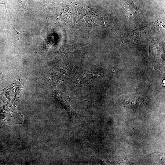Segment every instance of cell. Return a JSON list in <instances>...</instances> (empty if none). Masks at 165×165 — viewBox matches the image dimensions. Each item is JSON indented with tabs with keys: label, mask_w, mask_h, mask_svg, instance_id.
<instances>
[{
	"label": "cell",
	"mask_w": 165,
	"mask_h": 165,
	"mask_svg": "<svg viewBox=\"0 0 165 165\" xmlns=\"http://www.w3.org/2000/svg\"><path fill=\"white\" fill-rule=\"evenodd\" d=\"M53 97L56 100L67 112L70 120L75 123L83 116L74 111L72 108L70 101L73 98L67 95L61 90H55L53 92Z\"/></svg>",
	"instance_id": "obj_1"
},
{
	"label": "cell",
	"mask_w": 165,
	"mask_h": 165,
	"mask_svg": "<svg viewBox=\"0 0 165 165\" xmlns=\"http://www.w3.org/2000/svg\"><path fill=\"white\" fill-rule=\"evenodd\" d=\"M88 44H77L70 43L63 45L56 52L59 55H64L79 49L81 47L87 46Z\"/></svg>",
	"instance_id": "obj_2"
},
{
	"label": "cell",
	"mask_w": 165,
	"mask_h": 165,
	"mask_svg": "<svg viewBox=\"0 0 165 165\" xmlns=\"http://www.w3.org/2000/svg\"><path fill=\"white\" fill-rule=\"evenodd\" d=\"M124 10L127 15L131 17L137 16L141 10L133 3L132 0H127L124 5Z\"/></svg>",
	"instance_id": "obj_3"
},
{
	"label": "cell",
	"mask_w": 165,
	"mask_h": 165,
	"mask_svg": "<svg viewBox=\"0 0 165 165\" xmlns=\"http://www.w3.org/2000/svg\"><path fill=\"white\" fill-rule=\"evenodd\" d=\"M19 5L21 10L25 13L27 10V0H18Z\"/></svg>",
	"instance_id": "obj_4"
},
{
	"label": "cell",
	"mask_w": 165,
	"mask_h": 165,
	"mask_svg": "<svg viewBox=\"0 0 165 165\" xmlns=\"http://www.w3.org/2000/svg\"><path fill=\"white\" fill-rule=\"evenodd\" d=\"M7 2V0H0V4L3 5L4 6L6 10V6Z\"/></svg>",
	"instance_id": "obj_5"
},
{
	"label": "cell",
	"mask_w": 165,
	"mask_h": 165,
	"mask_svg": "<svg viewBox=\"0 0 165 165\" xmlns=\"http://www.w3.org/2000/svg\"><path fill=\"white\" fill-rule=\"evenodd\" d=\"M54 2H61V1H63V0H53Z\"/></svg>",
	"instance_id": "obj_6"
}]
</instances>
